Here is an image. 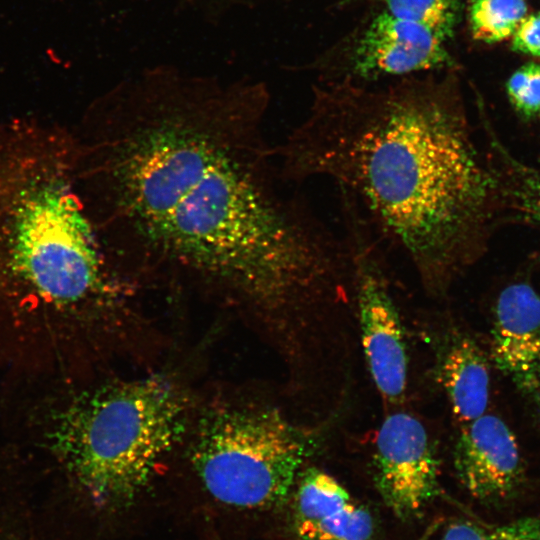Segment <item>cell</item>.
Masks as SVG:
<instances>
[{
  "instance_id": "cell-1",
  "label": "cell",
  "mask_w": 540,
  "mask_h": 540,
  "mask_svg": "<svg viewBox=\"0 0 540 540\" xmlns=\"http://www.w3.org/2000/svg\"><path fill=\"white\" fill-rule=\"evenodd\" d=\"M266 104L255 88L158 81L88 114L81 192L129 284L186 279L272 317L344 295L349 247L280 191Z\"/></svg>"
},
{
  "instance_id": "cell-2",
  "label": "cell",
  "mask_w": 540,
  "mask_h": 540,
  "mask_svg": "<svg viewBox=\"0 0 540 540\" xmlns=\"http://www.w3.org/2000/svg\"><path fill=\"white\" fill-rule=\"evenodd\" d=\"M273 155L282 181L326 177L346 191L432 297L484 248L499 180L449 78L319 91Z\"/></svg>"
},
{
  "instance_id": "cell-3",
  "label": "cell",
  "mask_w": 540,
  "mask_h": 540,
  "mask_svg": "<svg viewBox=\"0 0 540 540\" xmlns=\"http://www.w3.org/2000/svg\"><path fill=\"white\" fill-rule=\"evenodd\" d=\"M78 158L66 128L0 123V372L8 383L86 376L134 290L89 214Z\"/></svg>"
},
{
  "instance_id": "cell-4",
  "label": "cell",
  "mask_w": 540,
  "mask_h": 540,
  "mask_svg": "<svg viewBox=\"0 0 540 540\" xmlns=\"http://www.w3.org/2000/svg\"><path fill=\"white\" fill-rule=\"evenodd\" d=\"M25 445L59 464L94 500L130 504L186 428L187 399L169 379L17 389Z\"/></svg>"
},
{
  "instance_id": "cell-5",
  "label": "cell",
  "mask_w": 540,
  "mask_h": 540,
  "mask_svg": "<svg viewBox=\"0 0 540 540\" xmlns=\"http://www.w3.org/2000/svg\"><path fill=\"white\" fill-rule=\"evenodd\" d=\"M191 463L203 486L227 505L280 504L306 455V436L273 407L223 406L199 421Z\"/></svg>"
},
{
  "instance_id": "cell-6",
  "label": "cell",
  "mask_w": 540,
  "mask_h": 540,
  "mask_svg": "<svg viewBox=\"0 0 540 540\" xmlns=\"http://www.w3.org/2000/svg\"><path fill=\"white\" fill-rule=\"evenodd\" d=\"M439 464L426 428L406 412L382 422L375 441L376 488L400 519L417 516L439 492Z\"/></svg>"
},
{
  "instance_id": "cell-7",
  "label": "cell",
  "mask_w": 540,
  "mask_h": 540,
  "mask_svg": "<svg viewBox=\"0 0 540 540\" xmlns=\"http://www.w3.org/2000/svg\"><path fill=\"white\" fill-rule=\"evenodd\" d=\"M454 467L475 498L498 502L511 498L524 480L522 458L514 433L492 414L464 424L454 447Z\"/></svg>"
},
{
  "instance_id": "cell-8",
  "label": "cell",
  "mask_w": 540,
  "mask_h": 540,
  "mask_svg": "<svg viewBox=\"0 0 540 540\" xmlns=\"http://www.w3.org/2000/svg\"><path fill=\"white\" fill-rule=\"evenodd\" d=\"M446 40L426 25L383 10L362 34L352 70L367 79L441 69L451 65Z\"/></svg>"
},
{
  "instance_id": "cell-9",
  "label": "cell",
  "mask_w": 540,
  "mask_h": 540,
  "mask_svg": "<svg viewBox=\"0 0 540 540\" xmlns=\"http://www.w3.org/2000/svg\"><path fill=\"white\" fill-rule=\"evenodd\" d=\"M491 356L528 396L540 393V295L525 282L506 286L494 307Z\"/></svg>"
},
{
  "instance_id": "cell-10",
  "label": "cell",
  "mask_w": 540,
  "mask_h": 540,
  "mask_svg": "<svg viewBox=\"0 0 540 540\" xmlns=\"http://www.w3.org/2000/svg\"><path fill=\"white\" fill-rule=\"evenodd\" d=\"M296 540H373L375 519L335 478L318 468L300 477L293 502Z\"/></svg>"
},
{
  "instance_id": "cell-11",
  "label": "cell",
  "mask_w": 540,
  "mask_h": 540,
  "mask_svg": "<svg viewBox=\"0 0 540 540\" xmlns=\"http://www.w3.org/2000/svg\"><path fill=\"white\" fill-rule=\"evenodd\" d=\"M433 344L435 377L456 419L464 425L485 414L490 374L481 348L455 326H446Z\"/></svg>"
},
{
  "instance_id": "cell-12",
  "label": "cell",
  "mask_w": 540,
  "mask_h": 540,
  "mask_svg": "<svg viewBox=\"0 0 540 540\" xmlns=\"http://www.w3.org/2000/svg\"><path fill=\"white\" fill-rule=\"evenodd\" d=\"M525 0H473L469 24L474 39L497 43L513 36L527 16Z\"/></svg>"
},
{
  "instance_id": "cell-13",
  "label": "cell",
  "mask_w": 540,
  "mask_h": 540,
  "mask_svg": "<svg viewBox=\"0 0 540 540\" xmlns=\"http://www.w3.org/2000/svg\"><path fill=\"white\" fill-rule=\"evenodd\" d=\"M387 13L428 26L448 39L456 25L459 0H382Z\"/></svg>"
},
{
  "instance_id": "cell-14",
  "label": "cell",
  "mask_w": 540,
  "mask_h": 540,
  "mask_svg": "<svg viewBox=\"0 0 540 540\" xmlns=\"http://www.w3.org/2000/svg\"><path fill=\"white\" fill-rule=\"evenodd\" d=\"M441 540H540V517H523L501 525L458 520L448 525Z\"/></svg>"
},
{
  "instance_id": "cell-15",
  "label": "cell",
  "mask_w": 540,
  "mask_h": 540,
  "mask_svg": "<svg viewBox=\"0 0 540 540\" xmlns=\"http://www.w3.org/2000/svg\"><path fill=\"white\" fill-rule=\"evenodd\" d=\"M506 92L512 106L525 117L540 116V64L529 62L508 78Z\"/></svg>"
},
{
  "instance_id": "cell-16",
  "label": "cell",
  "mask_w": 540,
  "mask_h": 540,
  "mask_svg": "<svg viewBox=\"0 0 540 540\" xmlns=\"http://www.w3.org/2000/svg\"><path fill=\"white\" fill-rule=\"evenodd\" d=\"M512 49L540 58V12L525 17L512 36Z\"/></svg>"
},
{
  "instance_id": "cell-17",
  "label": "cell",
  "mask_w": 540,
  "mask_h": 540,
  "mask_svg": "<svg viewBox=\"0 0 540 540\" xmlns=\"http://www.w3.org/2000/svg\"><path fill=\"white\" fill-rule=\"evenodd\" d=\"M537 176L528 179L522 201L526 212L540 224V175Z\"/></svg>"
},
{
  "instance_id": "cell-18",
  "label": "cell",
  "mask_w": 540,
  "mask_h": 540,
  "mask_svg": "<svg viewBox=\"0 0 540 540\" xmlns=\"http://www.w3.org/2000/svg\"><path fill=\"white\" fill-rule=\"evenodd\" d=\"M429 537V534H425L424 537H422L420 540H427Z\"/></svg>"
}]
</instances>
